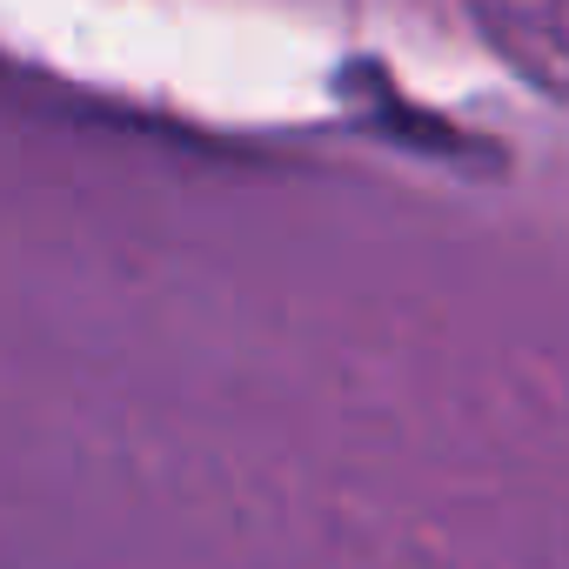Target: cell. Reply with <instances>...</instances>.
I'll list each match as a JSON object with an SVG mask.
<instances>
[{
    "mask_svg": "<svg viewBox=\"0 0 569 569\" xmlns=\"http://www.w3.org/2000/svg\"><path fill=\"white\" fill-rule=\"evenodd\" d=\"M469 14L516 74L569 101V0H469Z\"/></svg>",
    "mask_w": 569,
    "mask_h": 569,
    "instance_id": "obj_1",
    "label": "cell"
}]
</instances>
